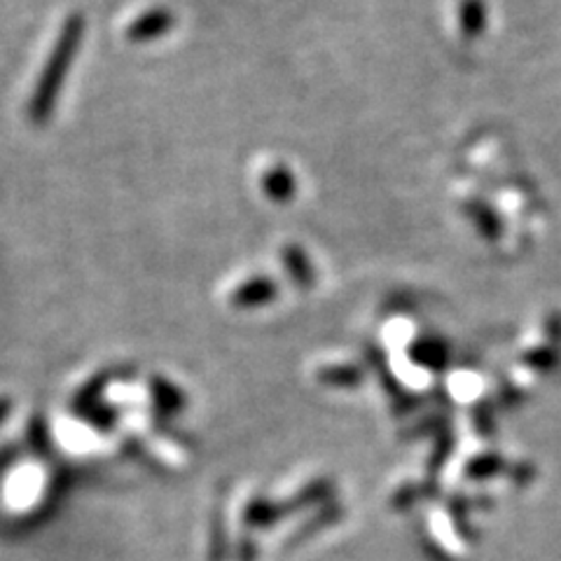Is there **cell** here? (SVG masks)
Listing matches in <instances>:
<instances>
[{
	"mask_svg": "<svg viewBox=\"0 0 561 561\" xmlns=\"http://www.w3.org/2000/svg\"><path fill=\"white\" fill-rule=\"evenodd\" d=\"M276 288L270 278H253L251 284H245L237 290L234 295V305L237 307H257L265 305L274 297Z\"/></svg>",
	"mask_w": 561,
	"mask_h": 561,
	"instance_id": "6da1fadb",
	"label": "cell"
},
{
	"mask_svg": "<svg viewBox=\"0 0 561 561\" xmlns=\"http://www.w3.org/2000/svg\"><path fill=\"white\" fill-rule=\"evenodd\" d=\"M171 24H173L171 14L152 12V14L140 16L129 33L134 35V41H150V38H154V35H160L167 28H171Z\"/></svg>",
	"mask_w": 561,
	"mask_h": 561,
	"instance_id": "7a4b0ae2",
	"label": "cell"
},
{
	"mask_svg": "<svg viewBox=\"0 0 561 561\" xmlns=\"http://www.w3.org/2000/svg\"><path fill=\"white\" fill-rule=\"evenodd\" d=\"M484 20V5L482 0H466L461 10V24L466 33H478L482 28Z\"/></svg>",
	"mask_w": 561,
	"mask_h": 561,
	"instance_id": "3957f363",
	"label": "cell"
},
{
	"mask_svg": "<svg viewBox=\"0 0 561 561\" xmlns=\"http://www.w3.org/2000/svg\"><path fill=\"white\" fill-rule=\"evenodd\" d=\"M267 192L274 199H288L293 195V179L288 171H272L267 175Z\"/></svg>",
	"mask_w": 561,
	"mask_h": 561,
	"instance_id": "277c9868",
	"label": "cell"
},
{
	"mask_svg": "<svg viewBox=\"0 0 561 561\" xmlns=\"http://www.w3.org/2000/svg\"><path fill=\"white\" fill-rule=\"evenodd\" d=\"M288 270L293 272L297 284H300V280H302V284H307V280L311 278V272L307 267L305 255L297 253V251H288Z\"/></svg>",
	"mask_w": 561,
	"mask_h": 561,
	"instance_id": "5b68a950",
	"label": "cell"
}]
</instances>
